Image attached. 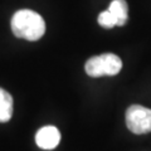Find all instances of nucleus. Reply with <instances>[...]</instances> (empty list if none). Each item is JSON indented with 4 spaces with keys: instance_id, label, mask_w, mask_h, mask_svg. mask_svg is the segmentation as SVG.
<instances>
[{
    "instance_id": "1",
    "label": "nucleus",
    "mask_w": 151,
    "mask_h": 151,
    "mask_svg": "<svg viewBox=\"0 0 151 151\" xmlns=\"http://www.w3.org/2000/svg\"><path fill=\"white\" fill-rule=\"evenodd\" d=\"M12 30L14 35L18 38L35 42L44 35L45 23L44 19L38 13L29 10V9H23L13 15Z\"/></svg>"
},
{
    "instance_id": "6",
    "label": "nucleus",
    "mask_w": 151,
    "mask_h": 151,
    "mask_svg": "<svg viewBox=\"0 0 151 151\" xmlns=\"http://www.w3.org/2000/svg\"><path fill=\"white\" fill-rule=\"evenodd\" d=\"M13 115V97L5 89L0 88V122H8Z\"/></svg>"
},
{
    "instance_id": "5",
    "label": "nucleus",
    "mask_w": 151,
    "mask_h": 151,
    "mask_svg": "<svg viewBox=\"0 0 151 151\" xmlns=\"http://www.w3.org/2000/svg\"><path fill=\"white\" fill-rule=\"evenodd\" d=\"M108 10L112 13V15L116 19L117 27H124L129 19V6L125 0H112Z\"/></svg>"
},
{
    "instance_id": "3",
    "label": "nucleus",
    "mask_w": 151,
    "mask_h": 151,
    "mask_svg": "<svg viewBox=\"0 0 151 151\" xmlns=\"http://www.w3.org/2000/svg\"><path fill=\"white\" fill-rule=\"evenodd\" d=\"M127 129L136 135L151 132V110L140 105H132L126 111Z\"/></svg>"
},
{
    "instance_id": "7",
    "label": "nucleus",
    "mask_w": 151,
    "mask_h": 151,
    "mask_svg": "<svg viewBox=\"0 0 151 151\" xmlns=\"http://www.w3.org/2000/svg\"><path fill=\"white\" fill-rule=\"evenodd\" d=\"M98 24H100L102 28L111 29V28L116 27V19L112 15V13L107 9V10L100 13V15H98Z\"/></svg>"
},
{
    "instance_id": "2",
    "label": "nucleus",
    "mask_w": 151,
    "mask_h": 151,
    "mask_svg": "<svg viewBox=\"0 0 151 151\" xmlns=\"http://www.w3.org/2000/svg\"><path fill=\"white\" fill-rule=\"evenodd\" d=\"M86 73L89 77H103V76H116L122 69V60L113 53H105L89 58L84 65Z\"/></svg>"
},
{
    "instance_id": "4",
    "label": "nucleus",
    "mask_w": 151,
    "mask_h": 151,
    "mask_svg": "<svg viewBox=\"0 0 151 151\" xmlns=\"http://www.w3.org/2000/svg\"><path fill=\"white\" fill-rule=\"evenodd\" d=\"M60 141V132L55 126H44L37 132L35 142L43 150H53Z\"/></svg>"
}]
</instances>
